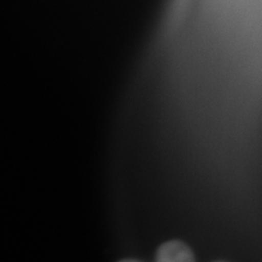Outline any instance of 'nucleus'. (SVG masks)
<instances>
[{
  "instance_id": "7ed1b4c3",
  "label": "nucleus",
  "mask_w": 262,
  "mask_h": 262,
  "mask_svg": "<svg viewBox=\"0 0 262 262\" xmlns=\"http://www.w3.org/2000/svg\"><path fill=\"white\" fill-rule=\"evenodd\" d=\"M217 262H225V261H217Z\"/></svg>"
},
{
  "instance_id": "f257e3e1",
  "label": "nucleus",
  "mask_w": 262,
  "mask_h": 262,
  "mask_svg": "<svg viewBox=\"0 0 262 262\" xmlns=\"http://www.w3.org/2000/svg\"><path fill=\"white\" fill-rule=\"evenodd\" d=\"M156 262H196L192 249L183 241H168L156 252Z\"/></svg>"
},
{
  "instance_id": "f03ea898",
  "label": "nucleus",
  "mask_w": 262,
  "mask_h": 262,
  "mask_svg": "<svg viewBox=\"0 0 262 262\" xmlns=\"http://www.w3.org/2000/svg\"><path fill=\"white\" fill-rule=\"evenodd\" d=\"M119 262H140V261H137V259H121V261Z\"/></svg>"
}]
</instances>
